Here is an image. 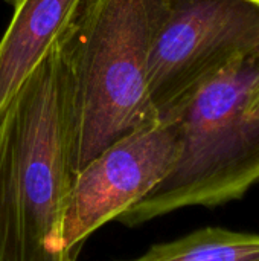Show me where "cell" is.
Instances as JSON below:
<instances>
[{"instance_id":"52a82bcc","label":"cell","mask_w":259,"mask_h":261,"mask_svg":"<svg viewBox=\"0 0 259 261\" xmlns=\"http://www.w3.org/2000/svg\"><path fill=\"white\" fill-rule=\"evenodd\" d=\"M119 261H259V234L206 226Z\"/></svg>"},{"instance_id":"8992f818","label":"cell","mask_w":259,"mask_h":261,"mask_svg":"<svg viewBox=\"0 0 259 261\" xmlns=\"http://www.w3.org/2000/svg\"><path fill=\"white\" fill-rule=\"evenodd\" d=\"M12 15L0 38V116L55 47L82 0H6Z\"/></svg>"},{"instance_id":"3957f363","label":"cell","mask_w":259,"mask_h":261,"mask_svg":"<svg viewBox=\"0 0 259 261\" xmlns=\"http://www.w3.org/2000/svg\"><path fill=\"white\" fill-rule=\"evenodd\" d=\"M163 118L179 124L171 173L116 222L128 228L189 206H220L259 184V46Z\"/></svg>"},{"instance_id":"ba28073f","label":"cell","mask_w":259,"mask_h":261,"mask_svg":"<svg viewBox=\"0 0 259 261\" xmlns=\"http://www.w3.org/2000/svg\"><path fill=\"white\" fill-rule=\"evenodd\" d=\"M258 2H259V0H258Z\"/></svg>"},{"instance_id":"277c9868","label":"cell","mask_w":259,"mask_h":261,"mask_svg":"<svg viewBox=\"0 0 259 261\" xmlns=\"http://www.w3.org/2000/svg\"><path fill=\"white\" fill-rule=\"evenodd\" d=\"M258 46V0H168L148 60V98L157 118Z\"/></svg>"},{"instance_id":"6da1fadb","label":"cell","mask_w":259,"mask_h":261,"mask_svg":"<svg viewBox=\"0 0 259 261\" xmlns=\"http://www.w3.org/2000/svg\"><path fill=\"white\" fill-rule=\"evenodd\" d=\"M56 44L0 116V261H78L63 240L75 171Z\"/></svg>"},{"instance_id":"5b68a950","label":"cell","mask_w":259,"mask_h":261,"mask_svg":"<svg viewBox=\"0 0 259 261\" xmlns=\"http://www.w3.org/2000/svg\"><path fill=\"white\" fill-rule=\"evenodd\" d=\"M179 124L153 119L122 136L73 174L63 219L64 248L79 255L93 232L118 220L174 168Z\"/></svg>"},{"instance_id":"7a4b0ae2","label":"cell","mask_w":259,"mask_h":261,"mask_svg":"<svg viewBox=\"0 0 259 261\" xmlns=\"http://www.w3.org/2000/svg\"><path fill=\"white\" fill-rule=\"evenodd\" d=\"M168 0H82L58 40L76 173L108 145L157 119L148 60Z\"/></svg>"}]
</instances>
